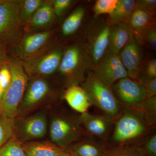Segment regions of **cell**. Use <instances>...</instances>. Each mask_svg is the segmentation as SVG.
Segmentation results:
<instances>
[{
    "instance_id": "cell-1",
    "label": "cell",
    "mask_w": 156,
    "mask_h": 156,
    "mask_svg": "<svg viewBox=\"0 0 156 156\" xmlns=\"http://www.w3.org/2000/svg\"><path fill=\"white\" fill-rule=\"evenodd\" d=\"M155 128V125L141 110L122 106L105 146L113 148L139 144Z\"/></svg>"
},
{
    "instance_id": "cell-2",
    "label": "cell",
    "mask_w": 156,
    "mask_h": 156,
    "mask_svg": "<svg viewBox=\"0 0 156 156\" xmlns=\"http://www.w3.org/2000/svg\"><path fill=\"white\" fill-rule=\"evenodd\" d=\"M92 68L87 49L81 41L76 42L65 46L63 56L55 76L60 87L66 89L71 86L80 85Z\"/></svg>"
},
{
    "instance_id": "cell-3",
    "label": "cell",
    "mask_w": 156,
    "mask_h": 156,
    "mask_svg": "<svg viewBox=\"0 0 156 156\" xmlns=\"http://www.w3.org/2000/svg\"><path fill=\"white\" fill-rule=\"evenodd\" d=\"M113 26L108 15L89 18L81 42L89 53L92 69L108 51Z\"/></svg>"
},
{
    "instance_id": "cell-4",
    "label": "cell",
    "mask_w": 156,
    "mask_h": 156,
    "mask_svg": "<svg viewBox=\"0 0 156 156\" xmlns=\"http://www.w3.org/2000/svg\"><path fill=\"white\" fill-rule=\"evenodd\" d=\"M80 86L83 89L91 104L102 114L116 118L120 113L122 106L117 99L111 87L104 83L92 70L87 73L84 82Z\"/></svg>"
},
{
    "instance_id": "cell-5",
    "label": "cell",
    "mask_w": 156,
    "mask_h": 156,
    "mask_svg": "<svg viewBox=\"0 0 156 156\" xmlns=\"http://www.w3.org/2000/svg\"><path fill=\"white\" fill-rule=\"evenodd\" d=\"M7 63L12 78L11 83L5 91L0 103V115L15 119L27 85L29 76L21 62L17 58L10 57Z\"/></svg>"
},
{
    "instance_id": "cell-6",
    "label": "cell",
    "mask_w": 156,
    "mask_h": 156,
    "mask_svg": "<svg viewBox=\"0 0 156 156\" xmlns=\"http://www.w3.org/2000/svg\"><path fill=\"white\" fill-rule=\"evenodd\" d=\"M49 131L50 142L64 149L85 136L79 115L76 116L65 112L51 117Z\"/></svg>"
},
{
    "instance_id": "cell-7",
    "label": "cell",
    "mask_w": 156,
    "mask_h": 156,
    "mask_svg": "<svg viewBox=\"0 0 156 156\" xmlns=\"http://www.w3.org/2000/svg\"><path fill=\"white\" fill-rule=\"evenodd\" d=\"M65 45H50L39 54L20 61L27 74L30 77L46 78L55 76L64 53Z\"/></svg>"
},
{
    "instance_id": "cell-8",
    "label": "cell",
    "mask_w": 156,
    "mask_h": 156,
    "mask_svg": "<svg viewBox=\"0 0 156 156\" xmlns=\"http://www.w3.org/2000/svg\"><path fill=\"white\" fill-rule=\"evenodd\" d=\"M24 33L20 19L18 1H0V43L13 48Z\"/></svg>"
},
{
    "instance_id": "cell-9",
    "label": "cell",
    "mask_w": 156,
    "mask_h": 156,
    "mask_svg": "<svg viewBox=\"0 0 156 156\" xmlns=\"http://www.w3.org/2000/svg\"><path fill=\"white\" fill-rule=\"evenodd\" d=\"M56 93L46 78L29 77L16 117L28 115L49 99L55 97Z\"/></svg>"
},
{
    "instance_id": "cell-10",
    "label": "cell",
    "mask_w": 156,
    "mask_h": 156,
    "mask_svg": "<svg viewBox=\"0 0 156 156\" xmlns=\"http://www.w3.org/2000/svg\"><path fill=\"white\" fill-rule=\"evenodd\" d=\"M15 137L22 143L36 141L48 133V117L43 112L14 119Z\"/></svg>"
},
{
    "instance_id": "cell-11",
    "label": "cell",
    "mask_w": 156,
    "mask_h": 156,
    "mask_svg": "<svg viewBox=\"0 0 156 156\" xmlns=\"http://www.w3.org/2000/svg\"><path fill=\"white\" fill-rule=\"evenodd\" d=\"M53 37L51 30L24 33L13 48L14 57L20 61L33 57L50 46Z\"/></svg>"
},
{
    "instance_id": "cell-12",
    "label": "cell",
    "mask_w": 156,
    "mask_h": 156,
    "mask_svg": "<svg viewBox=\"0 0 156 156\" xmlns=\"http://www.w3.org/2000/svg\"><path fill=\"white\" fill-rule=\"evenodd\" d=\"M79 119L85 136L103 144L111 134L115 119L104 114H93L89 112L79 115Z\"/></svg>"
},
{
    "instance_id": "cell-13",
    "label": "cell",
    "mask_w": 156,
    "mask_h": 156,
    "mask_svg": "<svg viewBox=\"0 0 156 156\" xmlns=\"http://www.w3.org/2000/svg\"><path fill=\"white\" fill-rule=\"evenodd\" d=\"M111 88L122 106L137 108L147 98L144 86L128 77L117 81Z\"/></svg>"
},
{
    "instance_id": "cell-14",
    "label": "cell",
    "mask_w": 156,
    "mask_h": 156,
    "mask_svg": "<svg viewBox=\"0 0 156 156\" xmlns=\"http://www.w3.org/2000/svg\"><path fill=\"white\" fill-rule=\"evenodd\" d=\"M92 70L104 83L111 87L117 81L128 76L118 54L108 51Z\"/></svg>"
},
{
    "instance_id": "cell-15",
    "label": "cell",
    "mask_w": 156,
    "mask_h": 156,
    "mask_svg": "<svg viewBox=\"0 0 156 156\" xmlns=\"http://www.w3.org/2000/svg\"><path fill=\"white\" fill-rule=\"evenodd\" d=\"M89 6L84 2L77 6L66 17L60 26V36L63 41L72 38L78 34L83 35L89 18Z\"/></svg>"
},
{
    "instance_id": "cell-16",
    "label": "cell",
    "mask_w": 156,
    "mask_h": 156,
    "mask_svg": "<svg viewBox=\"0 0 156 156\" xmlns=\"http://www.w3.org/2000/svg\"><path fill=\"white\" fill-rule=\"evenodd\" d=\"M118 55L128 77L138 82V74L144 62L141 45L134 40L125 46Z\"/></svg>"
},
{
    "instance_id": "cell-17",
    "label": "cell",
    "mask_w": 156,
    "mask_h": 156,
    "mask_svg": "<svg viewBox=\"0 0 156 156\" xmlns=\"http://www.w3.org/2000/svg\"><path fill=\"white\" fill-rule=\"evenodd\" d=\"M56 18L53 12L52 1H45L34 13L30 20L24 26L25 32H34L50 30Z\"/></svg>"
},
{
    "instance_id": "cell-18",
    "label": "cell",
    "mask_w": 156,
    "mask_h": 156,
    "mask_svg": "<svg viewBox=\"0 0 156 156\" xmlns=\"http://www.w3.org/2000/svg\"><path fill=\"white\" fill-rule=\"evenodd\" d=\"M156 14H148L136 9L133 12L128 24L134 38L142 46L143 38L146 33L153 27L156 26Z\"/></svg>"
},
{
    "instance_id": "cell-19",
    "label": "cell",
    "mask_w": 156,
    "mask_h": 156,
    "mask_svg": "<svg viewBox=\"0 0 156 156\" xmlns=\"http://www.w3.org/2000/svg\"><path fill=\"white\" fill-rule=\"evenodd\" d=\"M26 156H70L66 149L57 146L50 141H30L23 143Z\"/></svg>"
},
{
    "instance_id": "cell-20",
    "label": "cell",
    "mask_w": 156,
    "mask_h": 156,
    "mask_svg": "<svg viewBox=\"0 0 156 156\" xmlns=\"http://www.w3.org/2000/svg\"><path fill=\"white\" fill-rule=\"evenodd\" d=\"M134 40V34L128 24L113 25L111 33L108 51L118 55L125 46Z\"/></svg>"
},
{
    "instance_id": "cell-21",
    "label": "cell",
    "mask_w": 156,
    "mask_h": 156,
    "mask_svg": "<svg viewBox=\"0 0 156 156\" xmlns=\"http://www.w3.org/2000/svg\"><path fill=\"white\" fill-rule=\"evenodd\" d=\"M62 96L69 105L80 114L88 112L91 106L86 92L80 85L68 87Z\"/></svg>"
},
{
    "instance_id": "cell-22",
    "label": "cell",
    "mask_w": 156,
    "mask_h": 156,
    "mask_svg": "<svg viewBox=\"0 0 156 156\" xmlns=\"http://www.w3.org/2000/svg\"><path fill=\"white\" fill-rule=\"evenodd\" d=\"M73 144L67 150L70 154L76 156H103L105 149L104 144L86 136Z\"/></svg>"
},
{
    "instance_id": "cell-23",
    "label": "cell",
    "mask_w": 156,
    "mask_h": 156,
    "mask_svg": "<svg viewBox=\"0 0 156 156\" xmlns=\"http://www.w3.org/2000/svg\"><path fill=\"white\" fill-rule=\"evenodd\" d=\"M136 9L135 0H119L113 12L110 16L113 25L120 23L128 24L129 20Z\"/></svg>"
},
{
    "instance_id": "cell-24",
    "label": "cell",
    "mask_w": 156,
    "mask_h": 156,
    "mask_svg": "<svg viewBox=\"0 0 156 156\" xmlns=\"http://www.w3.org/2000/svg\"><path fill=\"white\" fill-rule=\"evenodd\" d=\"M44 0L18 1L20 19L23 25L27 24L34 13L44 2Z\"/></svg>"
},
{
    "instance_id": "cell-25",
    "label": "cell",
    "mask_w": 156,
    "mask_h": 156,
    "mask_svg": "<svg viewBox=\"0 0 156 156\" xmlns=\"http://www.w3.org/2000/svg\"><path fill=\"white\" fill-rule=\"evenodd\" d=\"M15 136L14 119L0 115V147Z\"/></svg>"
},
{
    "instance_id": "cell-26",
    "label": "cell",
    "mask_w": 156,
    "mask_h": 156,
    "mask_svg": "<svg viewBox=\"0 0 156 156\" xmlns=\"http://www.w3.org/2000/svg\"><path fill=\"white\" fill-rule=\"evenodd\" d=\"M113 148L106 151L105 149L103 156H144L145 154L139 144Z\"/></svg>"
},
{
    "instance_id": "cell-27",
    "label": "cell",
    "mask_w": 156,
    "mask_h": 156,
    "mask_svg": "<svg viewBox=\"0 0 156 156\" xmlns=\"http://www.w3.org/2000/svg\"><path fill=\"white\" fill-rule=\"evenodd\" d=\"M0 156H26L23 143L16 138H11L0 147Z\"/></svg>"
},
{
    "instance_id": "cell-28",
    "label": "cell",
    "mask_w": 156,
    "mask_h": 156,
    "mask_svg": "<svg viewBox=\"0 0 156 156\" xmlns=\"http://www.w3.org/2000/svg\"><path fill=\"white\" fill-rule=\"evenodd\" d=\"M156 78V59L153 58L144 62L138 76L139 83L144 85L148 81Z\"/></svg>"
},
{
    "instance_id": "cell-29",
    "label": "cell",
    "mask_w": 156,
    "mask_h": 156,
    "mask_svg": "<svg viewBox=\"0 0 156 156\" xmlns=\"http://www.w3.org/2000/svg\"><path fill=\"white\" fill-rule=\"evenodd\" d=\"M119 0H97L92 7L93 17L110 16L113 12Z\"/></svg>"
},
{
    "instance_id": "cell-30",
    "label": "cell",
    "mask_w": 156,
    "mask_h": 156,
    "mask_svg": "<svg viewBox=\"0 0 156 156\" xmlns=\"http://www.w3.org/2000/svg\"><path fill=\"white\" fill-rule=\"evenodd\" d=\"M53 12L56 20L62 21L70 9L77 2L75 0H53Z\"/></svg>"
},
{
    "instance_id": "cell-31",
    "label": "cell",
    "mask_w": 156,
    "mask_h": 156,
    "mask_svg": "<svg viewBox=\"0 0 156 156\" xmlns=\"http://www.w3.org/2000/svg\"><path fill=\"white\" fill-rule=\"evenodd\" d=\"M143 145L142 148L145 154L149 156H156V133L149 134L141 140Z\"/></svg>"
},
{
    "instance_id": "cell-32",
    "label": "cell",
    "mask_w": 156,
    "mask_h": 156,
    "mask_svg": "<svg viewBox=\"0 0 156 156\" xmlns=\"http://www.w3.org/2000/svg\"><path fill=\"white\" fill-rule=\"evenodd\" d=\"M7 63L0 66V87L5 92L11 83L12 78Z\"/></svg>"
},
{
    "instance_id": "cell-33",
    "label": "cell",
    "mask_w": 156,
    "mask_h": 156,
    "mask_svg": "<svg viewBox=\"0 0 156 156\" xmlns=\"http://www.w3.org/2000/svg\"><path fill=\"white\" fill-rule=\"evenodd\" d=\"M136 9L148 14H156V0H137Z\"/></svg>"
},
{
    "instance_id": "cell-34",
    "label": "cell",
    "mask_w": 156,
    "mask_h": 156,
    "mask_svg": "<svg viewBox=\"0 0 156 156\" xmlns=\"http://www.w3.org/2000/svg\"><path fill=\"white\" fill-rule=\"evenodd\" d=\"M146 45L153 51L156 50V26L153 27L146 33L143 38L142 45Z\"/></svg>"
},
{
    "instance_id": "cell-35",
    "label": "cell",
    "mask_w": 156,
    "mask_h": 156,
    "mask_svg": "<svg viewBox=\"0 0 156 156\" xmlns=\"http://www.w3.org/2000/svg\"><path fill=\"white\" fill-rule=\"evenodd\" d=\"M143 85L146 90L147 98L156 96V78L148 81Z\"/></svg>"
},
{
    "instance_id": "cell-36",
    "label": "cell",
    "mask_w": 156,
    "mask_h": 156,
    "mask_svg": "<svg viewBox=\"0 0 156 156\" xmlns=\"http://www.w3.org/2000/svg\"><path fill=\"white\" fill-rule=\"evenodd\" d=\"M10 57L7 52V48L0 43V66L6 64L9 61Z\"/></svg>"
},
{
    "instance_id": "cell-37",
    "label": "cell",
    "mask_w": 156,
    "mask_h": 156,
    "mask_svg": "<svg viewBox=\"0 0 156 156\" xmlns=\"http://www.w3.org/2000/svg\"><path fill=\"white\" fill-rule=\"evenodd\" d=\"M4 93H5V92L0 87V103H1L2 100Z\"/></svg>"
},
{
    "instance_id": "cell-38",
    "label": "cell",
    "mask_w": 156,
    "mask_h": 156,
    "mask_svg": "<svg viewBox=\"0 0 156 156\" xmlns=\"http://www.w3.org/2000/svg\"><path fill=\"white\" fill-rule=\"evenodd\" d=\"M70 156H75V155H71H71H70Z\"/></svg>"
}]
</instances>
